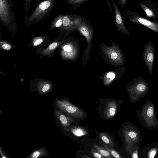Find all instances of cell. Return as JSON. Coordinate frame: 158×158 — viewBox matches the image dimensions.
<instances>
[{
    "instance_id": "6da1fadb",
    "label": "cell",
    "mask_w": 158,
    "mask_h": 158,
    "mask_svg": "<svg viewBox=\"0 0 158 158\" xmlns=\"http://www.w3.org/2000/svg\"><path fill=\"white\" fill-rule=\"evenodd\" d=\"M155 108V105L151 101L147 100L140 108L135 111L141 124L148 130H158V120Z\"/></svg>"
},
{
    "instance_id": "f1b7e54d",
    "label": "cell",
    "mask_w": 158,
    "mask_h": 158,
    "mask_svg": "<svg viewBox=\"0 0 158 158\" xmlns=\"http://www.w3.org/2000/svg\"><path fill=\"white\" fill-rule=\"evenodd\" d=\"M2 48L5 50H9L11 48V46L8 44H4L2 45Z\"/></svg>"
},
{
    "instance_id": "e575fe53",
    "label": "cell",
    "mask_w": 158,
    "mask_h": 158,
    "mask_svg": "<svg viewBox=\"0 0 158 158\" xmlns=\"http://www.w3.org/2000/svg\"><path fill=\"white\" fill-rule=\"evenodd\" d=\"M41 0H35V1H36L37 2H40V1H41Z\"/></svg>"
},
{
    "instance_id": "1f68e13d",
    "label": "cell",
    "mask_w": 158,
    "mask_h": 158,
    "mask_svg": "<svg viewBox=\"0 0 158 158\" xmlns=\"http://www.w3.org/2000/svg\"><path fill=\"white\" fill-rule=\"evenodd\" d=\"M43 42V40L42 39H39L36 40L34 43L35 46H37Z\"/></svg>"
},
{
    "instance_id": "2e32d148",
    "label": "cell",
    "mask_w": 158,
    "mask_h": 158,
    "mask_svg": "<svg viewBox=\"0 0 158 158\" xmlns=\"http://www.w3.org/2000/svg\"><path fill=\"white\" fill-rule=\"evenodd\" d=\"M93 146V147L105 158H112V156L106 148H104L95 143H94Z\"/></svg>"
},
{
    "instance_id": "ac0fdd59",
    "label": "cell",
    "mask_w": 158,
    "mask_h": 158,
    "mask_svg": "<svg viewBox=\"0 0 158 158\" xmlns=\"http://www.w3.org/2000/svg\"><path fill=\"white\" fill-rule=\"evenodd\" d=\"M98 142L101 145L103 146L115 158H121L123 157L118 152L110 147L107 145L99 141Z\"/></svg>"
},
{
    "instance_id": "83f0119b",
    "label": "cell",
    "mask_w": 158,
    "mask_h": 158,
    "mask_svg": "<svg viewBox=\"0 0 158 158\" xmlns=\"http://www.w3.org/2000/svg\"><path fill=\"white\" fill-rule=\"evenodd\" d=\"M57 45L56 42H54L51 44L49 46V48L50 50H52L56 48Z\"/></svg>"
},
{
    "instance_id": "9a60e30c",
    "label": "cell",
    "mask_w": 158,
    "mask_h": 158,
    "mask_svg": "<svg viewBox=\"0 0 158 158\" xmlns=\"http://www.w3.org/2000/svg\"><path fill=\"white\" fill-rule=\"evenodd\" d=\"M88 0H66V2L68 4L71 6L72 9L76 10Z\"/></svg>"
},
{
    "instance_id": "e0dca14e",
    "label": "cell",
    "mask_w": 158,
    "mask_h": 158,
    "mask_svg": "<svg viewBox=\"0 0 158 158\" xmlns=\"http://www.w3.org/2000/svg\"><path fill=\"white\" fill-rule=\"evenodd\" d=\"M70 130L74 135L77 136L84 135L87 134L85 129L80 127H73L71 128Z\"/></svg>"
},
{
    "instance_id": "277c9868",
    "label": "cell",
    "mask_w": 158,
    "mask_h": 158,
    "mask_svg": "<svg viewBox=\"0 0 158 158\" xmlns=\"http://www.w3.org/2000/svg\"><path fill=\"white\" fill-rule=\"evenodd\" d=\"M11 0H0V21L5 25L15 24Z\"/></svg>"
},
{
    "instance_id": "7c38bea8",
    "label": "cell",
    "mask_w": 158,
    "mask_h": 158,
    "mask_svg": "<svg viewBox=\"0 0 158 158\" xmlns=\"http://www.w3.org/2000/svg\"><path fill=\"white\" fill-rule=\"evenodd\" d=\"M55 113L58 119L63 127L65 131H69L68 127L72 123L75 121L74 119L62 113L58 110H55Z\"/></svg>"
},
{
    "instance_id": "30bf717a",
    "label": "cell",
    "mask_w": 158,
    "mask_h": 158,
    "mask_svg": "<svg viewBox=\"0 0 158 158\" xmlns=\"http://www.w3.org/2000/svg\"><path fill=\"white\" fill-rule=\"evenodd\" d=\"M111 0L114 9L115 14L114 22L115 25L120 30L125 34H128V31L125 25L122 14L117 7L114 0Z\"/></svg>"
},
{
    "instance_id": "cb8c5ba5",
    "label": "cell",
    "mask_w": 158,
    "mask_h": 158,
    "mask_svg": "<svg viewBox=\"0 0 158 158\" xmlns=\"http://www.w3.org/2000/svg\"><path fill=\"white\" fill-rule=\"evenodd\" d=\"M131 157L132 158H138V148L135 149L131 154Z\"/></svg>"
},
{
    "instance_id": "9c48e42d",
    "label": "cell",
    "mask_w": 158,
    "mask_h": 158,
    "mask_svg": "<svg viewBox=\"0 0 158 158\" xmlns=\"http://www.w3.org/2000/svg\"><path fill=\"white\" fill-rule=\"evenodd\" d=\"M131 22L141 24L158 33V23L151 21L138 15H135L129 19Z\"/></svg>"
},
{
    "instance_id": "44dd1931",
    "label": "cell",
    "mask_w": 158,
    "mask_h": 158,
    "mask_svg": "<svg viewBox=\"0 0 158 158\" xmlns=\"http://www.w3.org/2000/svg\"><path fill=\"white\" fill-rule=\"evenodd\" d=\"M33 0H24L23 4L24 10L26 12L29 11L31 8V3Z\"/></svg>"
},
{
    "instance_id": "ffe728a7",
    "label": "cell",
    "mask_w": 158,
    "mask_h": 158,
    "mask_svg": "<svg viewBox=\"0 0 158 158\" xmlns=\"http://www.w3.org/2000/svg\"><path fill=\"white\" fill-rule=\"evenodd\" d=\"M140 5L148 17L153 18H155V16L153 12L148 7L141 2L140 3Z\"/></svg>"
},
{
    "instance_id": "5b68a950",
    "label": "cell",
    "mask_w": 158,
    "mask_h": 158,
    "mask_svg": "<svg viewBox=\"0 0 158 158\" xmlns=\"http://www.w3.org/2000/svg\"><path fill=\"white\" fill-rule=\"evenodd\" d=\"M123 133L128 150L130 151L134 145L139 146L142 137L141 132L137 127L134 126L130 128H125L123 130Z\"/></svg>"
},
{
    "instance_id": "603a6c76",
    "label": "cell",
    "mask_w": 158,
    "mask_h": 158,
    "mask_svg": "<svg viewBox=\"0 0 158 158\" xmlns=\"http://www.w3.org/2000/svg\"><path fill=\"white\" fill-rule=\"evenodd\" d=\"M158 148H155L151 149L148 152L147 157L148 158H154L155 157L157 152Z\"/></svg>"
},
{
    "instance_id": "52a82bcc",
    "label": "cell",
    "mask_w": 158,
    "mask_h": 158,
    "mask_svg": "<svg viewBox=\"0 0 158 158\" xmlns=\"http://www.w3.org/2000/svg\"><path fill=\"white\" fill-rule=\"evenodd\" d=\"M143 54V59L148 71L151 75L152 73L154 58V46L151 41H149L145 44Z\"/></svg>"
},
{
    "instance_id": "5bb4252c",
    "label": "cell",
    "mask_w": 158,
    "mask_h": 158,
    "mask_svg": "<svg viewBox=\"0 0 158 158\" xmlns=\"http://www.w3.org/2000/svg\"><path fill=\"white\" fill-rule=\"evenodd\" d=\"M64 15L60 14L56 16L52 21L51 27L52 28L60 27L62 26Z\"/></svg>"
},
{
    "instance_id": "f546056e",
    "label": "cell",
    "mask_w": 158,
    "mask_h": 158,
    "mask_svg": "<svg viewBox=\"0 0 158 158\" xmlns=\"http://www.w3.org/2000/svg\"><path fill=\"white\" fill-rule=\"evenodd\" d=\"M63 48L65 51L68 52H70L71 49V47L69 45H65Z\"/></svg>"
},
{
    "instance_id": "ba28073f",
    "label": "cell",
    "mask_w": 158,
    "mask_h": 158,
    "mask_svg": "<svg viewBox=\"0 0 158 158\" xmlns=\"http://www.w3.org/2000/svg\"><path fill=\"white\" fill-rule=\"evenodd\" d=\"M82 17L81 14L74 15L66 14L64 15L61 27L66 29H73L77 28L82 21Z\"/></svg>"
},
{
    "instance_id": "7402d4cb",
    "label": "cell",
    "mask_w": 158,
    "mask_h": 158,
    "mask_svg": "<svg viewBox=\"0 0 158 158\" xmlns=\"http://www.w3.org/2000/svg\"><path fill=\"white\" fill-rule=\"evenodd\" d=\"M90 153L94 157L96 158H105L94 148H91Z\"/></svg>"
},
{
    "instance_id": "836d02e7",
    "label": "cell",
    "mask_w": 158,
    "mask_h": 158,
    "mask_svg": "<svg viewBox=\"0 0 158 158\" xmlns=\"http://www.w3.org/2000/svg\"><path fill=\"white\" fill-rule=\"evenodd\" d=\"M0 152L2 158H6L8 157L7 156H6L3 152L2 151V148L1 147H0Z\"/></svg>"
},
{
    "instance_id": "4dcf8cb0",
    "label": "cell",
    "mask_w": 158,
    "mask_h": 158,
    "mask_svg": "<svg viewBox=\"0 0 158 158\" xmlns=\"http://www.w3.org/2000/svg\"><path fill=\"white\" fill-rule=\"evenodd\" d=\"M118 56V55L116 52L113 53L110 56L111 58L113 60L115 59Z\"/></svg>"
},
{
    "instance_id": "4fadbf2b",
    "label": "cell",
    "mask_w": 158,
    "mask_h": 158,
    "mask_svg": "<svg viewBox=\"0 0 158 158\" xmlns=\"http://www.w3.org/2000/svg\"><path fill=\"white\" fill-rule=\"evenodd\" d=\"M98 136L106 144L111 147L114 146L115 144L113 140L108 134L104 132H100L98 134Z\"/></svg>"
},
{
    "instance_id": "d6a6232c",
    "label": "cell",
    "mask_w": 158,
    "mask_h": 158,
    "mask_svg": "<svg viewBox=\"0 0 158 158\" xmlns=\"http://www.w3.org/2000/svg\"><path fill=\"white\" fill-rule=\"evenodd\" d=\"M107 3L108 7L109 10L112 12V9L111 8L110 3L109 0H107Z\"/></svg>"
},
{
    "instance_id": "8992f818",
    "label": "cell",
    "mask_w": 158,
    "mask_h": 158,
    "mask_svg": "<svg viewBox=\"0 0 158 158\" xmlns=\"http://www.w3.org/2000/svg\"><path fill=\"white\" fill-rule=\"evenodd\" d=\"M56 102L58 108L72 117L77 118H82L85 115L84 112L81 109L72 104L66 100H56Z\"/></svg>"
},
{
    "instance_id": "7a4b0ae2",
    "label": "cell",
    "mask_w": 158,
    "mask_h": 158,
    "mask_svg": "<svg viewBox=\"0 0 158 158\" xmlns=\"http://www.w3.org/2000/svg\"><path fill=\"white\" fill-rule=\"evenodd\" d=\"M57 0H45L39 3L29 17L24 16L25 23L27 25L38 23L44 20L52 10Z\"/></svg>"
},
{
    "instance_id": "3957f363",
    "label": "cell",
    "mask_w": 158,
    "mask_h": 158,
    "mask_svg": "<svg viewBox=\"0 0 158 158\" xmlns=\"http://www.w3.org/2000/svg\"><path fill=\"white\" fill-rule=\"evenodd\" d=\"M147 81L141 76L135 78L130 85L128 92L131 103H135L144 97L150 90Z\"/></svg>"
},
{
    "instance_id": "8fae6325",
    "label": "cell",
    "mask_w": 158,
    "mask_h": 158,
    "mask_svg": "<svg viewBox=\"0 0 158 158\" xmlns=\"http://www.w3.org/2000/svg\"><path fill=\"white\" fill-rule=\"evenodd\" d=\"M118 104L114 100L107 101L104 112L105 117L107 119L112 118L116 114Z\"/></svg>"
},
{
    "instance_id": "d6986e66",
    "label": "cell",
    "mask_w": 158,
    "mask_h": 158,
    "mask_svg": "<svg viewBox=\"0 0 158 158\" xmlns=\"http://www.w3.org/2000/svg\"><path fill=\"white\" fill-rule=\"evenodd\" d=\"M46 154V151L43 148L39 149L32 153L29 156V158H36L45 155Z\"/></svg>"
},
{
    "instance_id": "d4e9b609",
    "label": "cell",
    "mask_w": 158,
    "mask_h": 158,
    "mask_svg": "<svg viewBox=\"0 0 158 158\" xmlns=\"http://www.w3.org/2000/svg\"><path fill=\"white\" fill-rule=\"evenodd\" d=\"M50 87V86L49 84L45 85L42 88V92L43 93H45L47 92L49 89Z\"/></svg>"
},
{
    "instance_id": "4316f807",
    "label": "cell",
    "mask_w": 158,
    "mask_h": 158,
    "mask_svg": "<svg viewBox=\"0 0 158 158\" xmlns=\"http://www.w3.org/2000/svg\"><path fill=\"white\" fill-rule=\"evenodd\" d=\"M127 0H118V3L119 5L123 7L127 3Z\"/></svg>"
},
{
    "instance_id": "484cf974",
    "label": "cell",
    "mask_w": 158,
    "mask_h": 158,
    "mask_svg": "<svg viewBox=\"0 0 158 158\" xmlns=\"http://www.w3.org/2000/svg\"><path fill=\"white\" fill-rule=\"evenodd\" d=\"M106 77L107 78H110L111 80H113L115 78V75L113 73L109 72L107 74Z\"/></svg>"
}]
</instances>
